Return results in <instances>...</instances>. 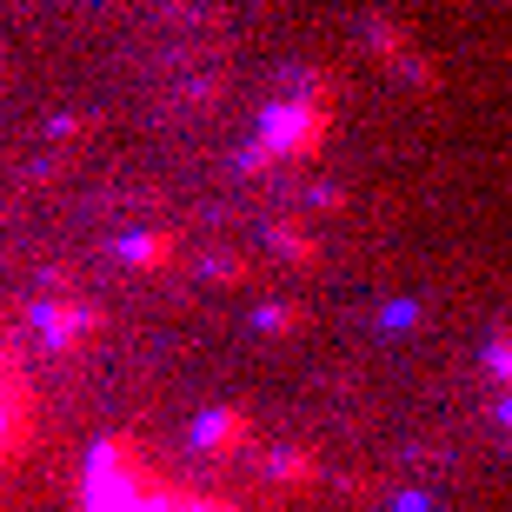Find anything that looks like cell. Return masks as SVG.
<instances>
[{"mask_svg":"<svg viewBox=\"0 0 512 512\" xmlns=\"http://www.w3.org/2000/svg\"><path fill=\"white\" fill-rule=\"evenodd\" d=\"M14 439V386H7V366H0V453Z\"/></svg>","mask_w":512,"mask_h":512,"instance_id":"1","label":"cell"}]
</instances>
